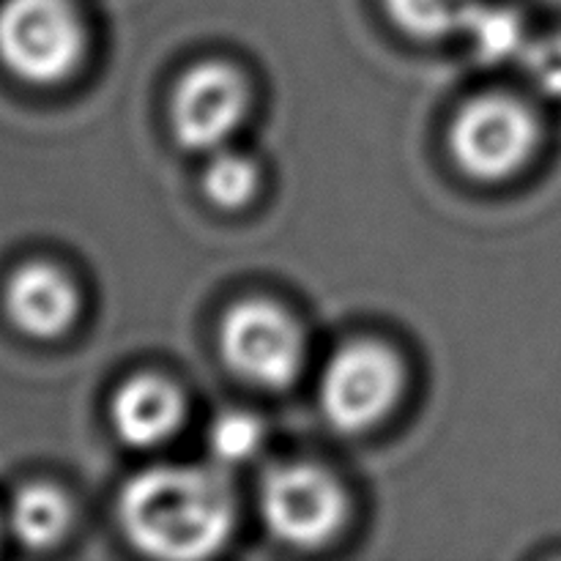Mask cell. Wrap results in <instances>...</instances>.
<instances>
[{
	"instance_id": "cell-1",
	"label": "cell",
	"mask_w": 561,
	"mask_h": 561,
	"mask_svg": "<svg viewBox=\"0 0 561 561\" xmlns=\"http://www.w3.org/2000/svg\"><path fill=\"white\" fill-rule=\"evenodd\" d=\"M121 526L148 557L206 559L233 529V496L222 477L208 469H148L121 493Z\"/></svg>"
},
{
	"instance_id": "cell-2",
	"label": "cell",
	"mask_w": 561,
	"mask_h": 561,
	"mask_svg": "<svg viewBox=\"0 0 561 561\" xmlns=\"http://www.w3.org/2000/svg\"><path fill=\"white\" fill-rule=\"evenodd\" d=\"M85 33L71 0H3L0 60L36 85L66 80L80 64Z\"/></svg>"
},
{
	"instance_id": "cell-3",
	"label": "cell",
	"mask_w": 561,
	"mask_h": 561,
	"mask_svg": "<svg viewBox=\"0 0 561 561\" xmlns=\"http://www.w3.org/2000/svg\"><path fill=\"white\" fill-rule=\"evenodd\" d=\"M537 148V121L526 104L507 93L471 99L455 115L449 151L460 170L480 181L518 173Z\"/></svg>"
},
{
	"instance_id": "cell-4",
	"label": "cell",
	"mask_w": 561,
	"mask_h": 561,
	"mask_svg": "<svg viewBox=\"0 0 561 561\" xmlns=\"http://www.w3.org/2000/svg\"><path fill=\"white\" fill-rule=\"evenodd\" d=\"M219 348L230 370L261 389H285L305 365V337L283 307L239 301L219 327Z\"/></svg>"
},
{
	"instance_id": "cell-5",
	"label": "cell",
	"mask_w": 561,
	"mask_h": 561,
	"mask_svg": "<svg viewBox=\"0 0 561 561\" xmlns=\"http://www.w3.org/2000/svg\"><path fill=\"white\" fill-rule=\"evenodd\" d=\"M403 392V365L381 343L359 340L332 356L321 378V405L337 431L378 425Z\"/></svg>"
},
{
	"instance_id": "cell-6",
	"label": "cell",
	"mask_w": 561,
	"mask_h": 561,
	"mask_svg": "<svg viewBox=\"0 0 561 561\" xmlns=\"http://www.w3.org/2000/svg\"><path fill=\"white\" fill-rule=\"evenodd\" d=\"M261 515L277 540L318 548L343 526L345 496L334 477L318 466L285 463L263 477Z\"/></svg>"
},
{
	"instance_id": "cell-7",
	"label": "cell",
	"mask_w": 561,
	"mask_h": 561,
	"mask_svg": "<svg viewBox=\"0 0 561 561\" xmlns=\"http://www.w3.org/2000/svg\"><path fill=\"white\" fill-rule=\"evenodd\" d=\"M250 91L244 77L228 64H197L175 85L170 121L175 140L192 151H214L222 146L244 118Z\"/></svg>"
},
{
	"instance_id": "cell-8",
	"label": "cell",
	"mask_w": 561,
	"mask_h": 561,
	"mask_svg": "<svg viewBox=\"0 0 561 561\" xmlns=\"http://www.w3.org/2000/svg\"><path fill=\"white\" fill-rule=\"evenodd\" d=\"M80 296L71 279L49 263H27L11 277L5 310L31 337H58L71 327Z\"/></svg>"
},
{
	"instance_id": "cell-9",
	"label": "cell",
	"mask_w": 561,
	"mask_h": 561,
	"mask_svg": "<svg viewBox=\"0 0 561 561\" xmlns=\"http://www.w3.org/2000/svg\"><path fill=\"white\" fill-rule=\"evenodd\" d=\"M184 398L159 376H137L113 400V425L129 447H157L184 422Z\"/></svg>"
},
{
	"instance_id": "cell-10",
	"label": "cell",
	"mask_w": 561,
	"mask_h": 561,
	"mask_svg": "<svg viewBox=\"0 0 561 561\" xmlns=\"http://www.w3.org/2000/svg\"><path fill=\"white\" fill-rule=\"evenodd\" d=\"M9 520L22 546L53 548L69 531L71 507L58 488L36 482L16 493Z\"/></svg>"
},
{
	"instance_id": "cell-11",
	"label": "cell",
	"mask_w": 561,
	"mask_h": 561,
	"mask_svg": "<svg viewBox=\"0 0 561 561\" xmlns=\"http://www.w3.org/2000/svg\"><path fill=\"white\" fill-rule=\"evenodd\" d=\"M463 33L469 38L471 49H474V58L488 66L520 60L526 44H529V33H526V22L520 11L502 3L477 0L469 20H466Z\"/></svg>"
},
{
	"instance_id": "cell-12",
	"label": "cell",
	"mask_w": 561,
	"mask_h": 561,
	"mask_svg": "<svg viewBox=\"0 0 561 561\" xmlns=\"http://www.w3.org/2000/svg\"><path fill=\"white\" fill-rule=\"evenodd\" d=\"M389 16L416 38H444L463 33L477 0H383Z\"/></svg>"
},
{
	"instance_id": "cell-13",
	"label": "cell",
	"mask_w": 561,
	"mask_h": 561,
	"mask_svg": "<svg viewBox=\"0 0 561 561\" xmlns=\"http://www.w3.org/2000/svg\"><path fill=\"white\" fill-rule=\"evenodd\" d=\"M257 164L236 151H222L203 173V192L219 208H241L255 197Z\"/></svg>"
},
{
	"instance_id": "cell-14",
	"label": "cell",
	"mask_w": 561,
	"mask_h": 561,
	"mask_svg": "<svg viewBox=\"0 0 561 561\" xmlns=\"http://www.w3.org/2000/svg\"><path fill=\"white\" fill-rule=\"evenodd\" d=\"M263 444V425L247 411H225L208 427V447L222 463H244Z\"/></svg>"
},
{
	"instance_id": "cell-15",
	"label": "cell",
	"mask_w": 561,
	"mask_h": 561,
	"mask_svg": "<svg viewBox=\"0 0 561 561\" xmlns=\"http://www.w3.org/2000/svg\"><path fill=\"white\" fill-rule=\"evenodd\" d=\"M520 66L537 91L561 99V33L529 38L520 55Z\"/></svg>"
}]
</instances>
